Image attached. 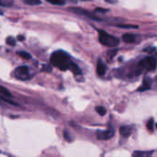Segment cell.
Returning a JSON list of instances; mask_svg holds the SVG:
<instances>
[{"label": "cell", "mask_w": 157, "mask_h": 157, "mask_svg": "<svg viewBox=\"0 0 157 157\" xmlns=\"http://www.w3.org/2000/svg\"><path fill=\"white\" fill-rule=\"evenodd\" d=\"M51 63L55 67L59 68L62 71L70 70V67L73 63L69 55L63 51H56L51 56Z\"/></svg>", "instance_id": "6da1fadb"}, {"label": "cell", "mask_w": 157, "mask_h": 157, "mask_svg": "<svg viewBox=\"0 0 157 157\" xmlns=\"http://www.w3.org/2000/svg\"><path fill=\"white\" fill-rule=\"evenodd\" d=\"M99 41L107 47H116L120 43L118 38L107 33L106 31H99Z\"/></svg>", "instance_id": "7a4b0ae2"}, {"label": "cell", "mask_w": 157, "mask_h": 157, "mask_svg": "<svg viewBox=\"0 0 157 157\" xmlns=\"http://www.w3.org/2000/svg\"><path fill=\"white\" fill-rule=\"evenodd\" d=\"M140 67L147 71H155L156 68V60L153 56H148L145 59L142 60L139 63Z\"/></svg>", "instance_id": "3957f363"}, {"label": "cell", "mask_w": 157, "mask_h": 157, "mask_svg": "<svg viewBox=\"0 0 157 157\" xmlns=\"http://www.w3.org/2000/svg\"><path fill=\"white\" fill-rule=\"evenodd\" d=\"M15 75L19 80H28L29 78V68L27 66H19L15 70Z\"/></svg>", "instance_id": "277c9868"}, {"label": "cell", "mask_w": 157, "mask_h": 157, "mask_svg": "<svg viewBox=\"0 0 157 157\" xmlns=\"http://www.w3.org/2000/svg\"><path fill=\"white\" fill-rule=\"evenodd\" d=\"M115 131L112 127H110L109 130L107 131H102V132H98L97 133V138L100 141H107L111 139L114 136Z\"/></svg>", "instance_id": "5b68a950"}, {"label": "cell", "mask_w": 157, "mask_h": 157, "mask_svg": "<svg viewBox=\"0 0 157 157\" xmlns=\"http://www.w3.org/2000/svg\"><path fill=\"white\" fill-rule=\"evenodd\" d=\"M70 11H73V12H75V14H78V15H83V16L88 17H90V18H92V19H96V20H98V21H100V20H101V18L95 17V16L92 15L89 11H86V10H84V9H80V8L75 7V8H70Z\"/></svg>", "instance_id": "8992f818"}, {"label": "cell", "mask_w": 157, "mask_h": 157, "mask_svg": "<svg viewBox=\"0 0 157 157\" xmlns=\"http://www.w3.org/2000/svg\"><path fill=\"white\" fill-rule=\"evenodd\" d=\"M107 72V66L106 64L103 63L102 60H98V64H97V74L99 76H103Z\"/></svg>", "instance_id": "52a82bcc"}, {"label": "cell", "mask_w": 157, "mask_h": 157, "mask_svg": "<svg viewBox=\"0 0 157 157\" xmlns=\"http://www.w3.org/2000/svg\"><path fill=\"white\" fill-rule=\"evenodd\" d=\"M154 151H136L133 153L132 157H152Z\"/></svg>", "instance_id": "ba28073f"}, {"label": "cell", "mask_w": 157, "mask_h": 157, "mask_svg": "<svg viewBox=\"0 0 157 157\" xmlns=\"http://www.w3.org/2000/svg\"><path fill=\"white\" fill-rule=\"evenodd\" d=\"M122 40L127 43H133L136 41V35L132 33H127L122 36Z\"/></svg>", "instance_id": "9c48e42d"}, {"label": "cell", "mask_w": 157, "mask_h": 157, "mask_svg": "<svg viewBox=\"0 0 157 157\" xmlns=\"http://www.w3.org/2000/svg\"><path fill=\"white\" fill-rule=\"evenodd\" d=\"M151 86H152V80H151L150 78H145L144 81L143 86L138 89V91L144 92V91H145V90H148V89L151 88Z\"/></svg>", "instance_id": "30bf717a"}, {"label": "cell", "mask_w": 157, "mask_h": 157, "mask_svg": "<svg viewBox=\"0 0 157 157\" xmlns=\"http://www.w3.org/2000/svg\"><path fill=\"white\" fill-rule=\"evenodd\" d=\"M120 132L121 134L122 137L124 138H127L131 135V132H132V129L130 127H127V126H123L120 129Z\"/></svg>", "instance_id": "8fae6325"}, {"label": "cell", "mask_w": 157, "mask_h": 157, "mask_svg": "<svg viewBox=\"0 0 157 157\" xmlns=\"http://www.w3.org/2000/svg\"><path fill=\"white\" fill-rule=\"evenodd\" d=\"M70 70H71L74 74H75V75H81V69H80L79 66H78L76 63H72V65H71V67H70Z\"/></svg>", "instance_id": "7c38bea8"}, {"label": "cell", "mask_w": 157, "mask_h": 157, "mask_svg": "<svg viewBox=\"0 0 157 157\" xmlns=\"http://www.w3.org/2000/svg\"><path fill=\"white\" fill-rule=\"evenodd\" d=\"M23 2L26 5H29V6H37V5L41 4L40 0H23Z\"/></svg>", "instance_id": "4fadbf2b"}, {"label": "cell", "mask_w": 157, "mask_h": 157, "mask_svg": "<svg viewBox=\"0 0 157 157\" xmlns=\"http://www.w3.org/2000/svg\"><path fill=\"white\" fill-rule=\"evenodd\" d=\"M17 55H18V56H20V57H21V58H23V59H26V60H29V59L31 58L30 54H29V52H25V51L18 52H17Z\"/></svg>", "instance_id": "5bb4252c"}, {"label": "cell", "mask_w": 157, "mask_h": 157, "mask_svg": "<svg viewBox=\"0 0 157 157\" xmlns=\"http://www.w3.org/2000/svg\"><path fill=\"white\" fill-rule=\"evenodd\" d=\"M147 129L149 132H153L154 130H155V121H154V119H150L147 122Z\"/></svg>", "instance_id": "9a60e30c"}, {"label": "cell", "mask_w": 157, "mask_h": 157, "mask_svg": "<svg viewBox=\"0 0 157 157\" xmlns=\"http://www.w3.org/2000/svg\"><path fill=\"white\" fill-rule=\"evenodd\" d=\"M13 5V0H0V6H11Z\"/></svg>", "instance_id": "2e32d148"}, {"label": "cell", "mask_w": 157, "mask_h": 157, "mask_svg": "<svg viewBox=\"0 0 157 157\" xmlns=\"http://www.w3.org/2000/svg\"><path fill=\"white\" fill-rule=\"evenodd\" d=\"M117 27L121 29H138V26L136 25H130V24H119Z\"/></svg>", "instance_id": "e0dca14e"}, {"label": "cell", "mask_w": 157, "mask_h": 157, "mask_svg": "<svg viewBox=\"0 0 157 157\" xmlns=\"http://www.w3.org/2000/svg\"><path fill=\"white\" fill-rule=\"evenodd\" d=\"M0 94H2V95L5 96V97H11L10 92H9L6 87H4V86H0Z\"/></svg>", "instance_id": "ac0fdd59"}, {"label": "cell", "mask_w": 157, "mask_h": 157, "mask_svg": "<svg viewBox=\"0 0 157 157\" xmlns=\"http://www.w3.org/2000/svg\"><path fill=\"white\" fill-rule=\"evenodd\" d=\"M96 111L100 115V116H104V115H106V113H107V109H105V108H103V107H97L96 108Z\"/></svg>", "instance_id": "d6986e66"}, {"label": "cell", "mask_w": 157, "mask_h": 157, "mask_svg": "<svg viewBox=\"0 0 157 157\" xmlns=\"http://www.w3.org/2000/svg\"><path fill=\"white\" fill-rule=\"evenodd\" d=\"M47 2L51 3V4H53V5H59V6H62V5H64L65 3V0H46Z\"/></svg>", "instance_id": "ffe728a7"}, {"label": "cell", "mask_w": 157, "mask_h": 157, "mask_svg": "<svg viewBox=\"0 0 157 157\" xmlns=\"http://www.w3.org/2000/svg\"><path fill=\"white\" fill-rule=\"evenodd\" d=\"M6 43L8 45H10V46H15L16 45V40L13 37L9 36V37L6 38Z\"/></svg>", "instance_id": "44dd1931"}, {"label": "cell", "mask_w": 157, "mask_h": 157, "mask_svg": "<svg viewBox=\"0 0 157 157\" xmlns=\"http://www.w3.org/2000/svg\"><path fill=\"white\" fill-rule=\"evenodd\" d=\"M0 99H3V101H5V102H7V103H10V104H14V105H17L16 103H14V102H12L11 100H9V99H6V98H2L1 97H0Z\"/></svg>", "instance_id": "7402d4cb"}, {"label": "cell", "mask_w": 157, "mask_h": 157, "mask_svg": "<svg viewBox=\"0 0 157 157\" xmlns=\"http://www.w3.org/2000/svg\"><path fill=\"white\" fill-rule=\"evenodd\" d=\"M25 40V37L24 36H22V35H19V36H17V40H20V41H22V40Z\"/></svg>", "instance_id": "603a6c76"}, {"label": "cell", "mask_w": 157, "mask_h": 157, "mask_svg": "<svg viewBox=\"0 0 157 157\" xmlns=\"http://www.w3.org/2000/svg\"><path fill=\"white\" fill-rule=\"evenodd\" d=\"M96 11H97V12H107L108 10H107V9H101V8H97V9H96Z\"/></svg>", "instance_id": "cb8c5ba5"}, {"label": "cell", "mask_w": 157, "mask_h": 157, "mask_svg": "<svg viewBox=\"0 0 157 157\" xmlns=\"http://www.w3.org/2000/svg\"><path fill=\"white\" fill-rule=\"evenodd\" d=\"M83 1H90V0H83Z\"/></svg>", "instance_id": "d4e9b609"}]
</instances>
